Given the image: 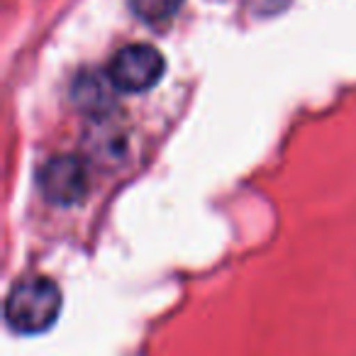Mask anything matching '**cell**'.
I'll return each instance as SVG.
<instances>
[{"label":"cell","mask_w":356,"mask_h":356,"mask_svg":"<svg viewBox=\"0 0 356 356\" xmlns=\"http://www.w3.org/2000/svg\"><path fill=\"white\" fill-rule=\"evenodd\" d=\"M61 312V291L49 278H27L17 283L6 300V320L17 334H44Z\"/></svg>","instance_id":"1"},{"label":"cell","mask_w":356,"mask_h":356,"mask_svg":"<svg viewBox=\"0 0 356 356\" xmlns=\"http://www.w3.org/2000/svg\"><path fill=\"white\" fill-rule=\"evenodd\" d=\"M88 168L76 154H56L40 168V193L49 205L71 208L88 193Z\"/></svg>","instance_id":"2"},{"label":"cell","mask_w":356,"mask_h":356,"mask_svg":"<svg viewBox=\"0 0 356 356\" xmlns=\"http://www.w3.org/2000/svg\"><path fill=\"white\" fill-rule=\"evenodd\" d=\"M166 61L152 44H127L110 61V79L122 93H144L161 81Z\"/></svg>","instance_id":"3"},{"label":"cell","mask_w":356,"mask_h":356,"mask_svg":"<svg viewBox=\"0 0 356 356\" xmlns=\"http://www.w3.org/2000/svg\"><path fill=\"white\" fill-rule=\"evenodd\" d=\"M115 90L118 88H115L110 74L86 71V74H81L79 79L74 81L71 95H74V103L79 105L81 110H86V113L93 115V118L103 120L115 105Z\"/></svg>","instance_id":"4"},{"label":"cell","mask_w":356,"mask_h":356,"mask_svg":"<svg viewBox=\"0 0 356 356\" xmlns=\"http://www.w3.org/2000/svg\"><path fill=\"white\" fill-rule=\"evenodd\" d=\"M184 6V0H129V10L149 25H159L176 15Z\"/></svg>","instance_id":"5"}]
</instances>
